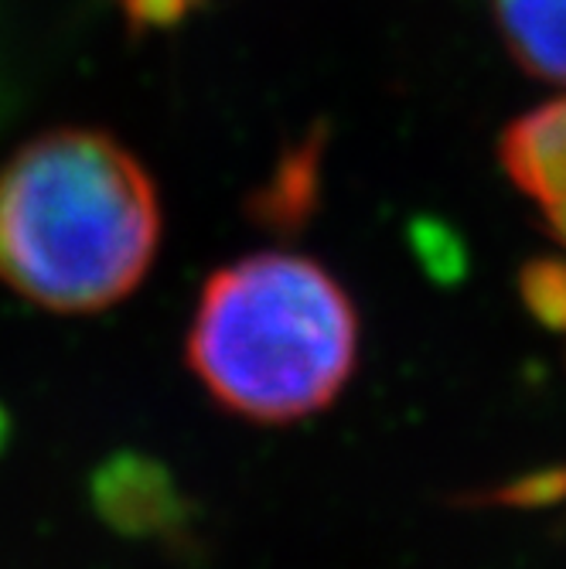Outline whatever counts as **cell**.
<instances>
[{"label": "cell", "instance_id": "cell-1", "mask_svg": "<svg viewBox=\"0 0 566 569\" xmlns=\"http://www.w3.org/2000/svg\"><path fill=\"white\" fill-rule=\"evenodd\" d=\"M150 171L110 133L59 127L0 168V283L51 315L127 300L161 249Z\"/></svg>", "mask_w": 566, "mask_h": 569}, {"label": "cell", "instance_id": "cell-2", "mask_svg": "<svg viewBox=\"0 0 566 569\" xmlns=\"http://www.w3.org/2000/svg\"><path fill=\"white\" fill-rule=\"evenodd\" d=\"M363 318L345 283L311 256L267 249L205 280L185 358L216 406L260 427L325 412L351 382Z\"/></svg>", "mask_w": 566, "mask_h": 569}, {"label": "cell", "instance_id": "cell-3", "mask_svg": "<svg viewBox=\"0 0 566 569\" xmlns=\"http://www.w3.org/2000/svg\"><path fill=\"white\" fill-rule=\"evenodd\" d=\"M502 164L566 246V99L546 102L505 130Z\"/></svg>", "mask_w": 566, "mask_h": 569}, {"label": "cell", "instance_id": "cell-4", "mask_svg": "<svg viewBox=\"0 0 566 569\" xmlns=\"http://www.w3.org/2000/svg\"><path fill=\"white\" fill-rule=\"evenodd\" d=\"M508 56L529 76L566 86V0H491Z\"/></svg>", "mask_w": 566, "mask_h": 569}, {"label": "cell", "instance_id": "cell-5", "mask_svg": "<svg viewBox=\"0 0 566 569\" xmlns=\"http://www.w3.org/2000/svg\"><path fill=\"white\" fill-rule=\"evenodd\" d=\"M96 495L99 508L130 532H153L158 526H168L165 519L175 508L171 481L147 463H123L107 471L96 481Z\"/></svg>", "mask_w": 566, "mask_h": 569}, {"label": "cell", "instance_id": "cell-6", "mask_svg": "<svg viewBox=\"0 0 566 569\" xmlns=\"http://www.w3.org/2000/svg\"><path fill=\"white\" fill-rule=\"evenodd\" d=\"M127 18L143 28H161L181 21L191 8H198L201 0H120Z\"/></svg>", "mask_w": 566, "mask_h": 569}]
</instances>
